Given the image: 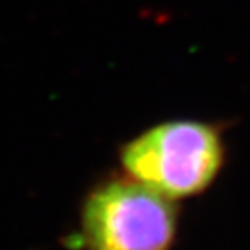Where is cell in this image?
<instances>
[{
  "mask_svg": "<svg viewBox=\"0 0 250 250\" xmlns=\"http://www.w3.org/2000/svg\"><path fill=\"white\" fill-rule=\"evenodd\" d=\"M177 224L174 200L111 172L83 196L73 240L82 250H172Z\"/></svg>",
  "mask_w": 250,
  "mask_h": 250,
  "instance_id": "cell-1",
  "label": "cell"
},
{
  "mask_svg": "<svg viewBox=\"0 0 250 250\" xmlns=\"http://www.w3.org/2000/svg\"><path fill=\"white\" fill-rule=\"evenodd\" d=\"M224 139L217 125L168 120L124 143L122 170L170 200L200 195L224 165Z\"/></svg>",
  "mask_w": 250,
  "mask_h": 250,
  "instance_id": "cell-2",
  "label": "cell"
}]
</instances>
